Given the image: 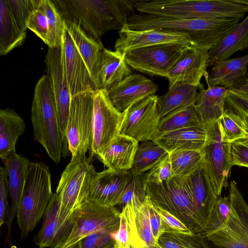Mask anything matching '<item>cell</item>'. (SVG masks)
<instances>
[{"instance_id":"1","label":"cell","mask_w":248,"mask_h":248,"mask_svg":"<svg viewBox=\"0 0 248 248\" xmlns=\"http://www.w3.org/2000/svg\"><path fill=\"white\" fill-rule=\"evenodd\" d=\"M63 18L77 21L100 44L101 37L111 30L120 31L134 13L129 0H53Z\"/></svg>"},{"instance_id":"2","label":"cell","mask_w":248,"mask_h":248,"mask_svg":"<svg viewBox=\"0 0 248 248\" xmlns=\"http://www.w3.org/2000/svg\"><path fill=\"white\" fill-rule=\"evenodd\" d=\"M237 19H178L133 13L128 18L131 30H156L187 36L191 45L210 50L239 23Z\"/></svg>"},{"instance_id":"3","label":"cell","mask_w":248,"mask_h":248,"mask_svg":"<svg viewBox=\"0 0 248 248\" xmlns=\"http://www.w3.org/2000/svg\"><path fill=\"white\" fill-rule=\"evenodd\" d=\"M34 140L43 146L49 157L58 163L64 154L66 140L60 126L55 102L46 75L37 82L31 108Z\"/></svg>"},{"instance_id":"4","label":"cell","mask_w":248,"mask_h":248,"mask_svg":"<svg viewBox=\"0 0 248 248\" xmlns=\"http://www.w3.org/2000/svg\"><path fill=\"white\" fill-rule=\"evenodd\" d=\"M53 194L48 166L43 162H30L16 215L22 238L38 223Z\"/></svg>"},{"instance_id":"5","label":"cell","mask_w":248,"mask_h":248,"mask_svg":"<svg viewBox=\"0 0 248 248\" xmlns=\"http://www.w3.org/2000/svg\"><path fill=\"white\" fill-rule=\"evenodd\" d=\"M146 193L152 203L182 221L194 234L205 231L206 223L200 215L185 178L172 177L160 184L147 183Z\"/></svg>"},{"instance_id":"6","label":"cell","mask_w":248,"mask_h":248,"mask_svg":"<svg viewBox=\"0 0 248 248\" xmlns=\"http://www.w3.org/2000/svg\"><path fill=\"white\" fill-rule=\"evenodd\" d=\"M230 212L213 231L201 233L202 248H248V204L235 181L230 184Z\"/></svg>"},{"instance_id":"7","label":"cell","mask_w":248,"mask_h":248,"mask_svg":"<svg viewBox=\"0 0 248 248\" xmlns=\"http://www.w3.org/2000/svg\"><path fill=\"white\" fill-rule=\"evenodd\" d=\"M86 156L71 158L63 171L55 193L60 201V212L68 217L88 201L96 171Z\"/></svg>"},{"instance_id":"8","label":"cell","mask_w":248,"mask_h":248,"mask_svg":"<svg viewBox=\"0 0 248 248\" xmlns=\"http://www.w3.org/2000/svg\"><path fill=\"white\" fill-rule=\"evenodd\" d=\"M120 213L115 206L86 201L72 213L71 232L60 248H67L95 232L114 234L120 227Z\"/></svg>"},{"instance_id":"9","label":"cell","mask_w":248,"mask_h":248,"mask_svg":"<svg viewBox=\"0 0 248 248\" xmlns=\"http://www.w3.org/2000/svg\"><path fill=\"white\" fill-rule=\"evenodd\" d=\"M93 91L71 98L66 139L71 158L86 156L93 136Z\"/></svg>"},{"instance_id":"10","label":"cell","mask_w":248,"mask_h":248,"mask_svg":"<svg viewBox=\"0 0 248 248\" xmlns=\"http://www.w3.org/2000/svg\"><path fill=\"white\" fill-rule=\"evenodd\" d=\"M124 112L112 104L108 91H93V136L90 157L97 156L120 134Z\"/></svg>"},{"instance_id":"11","label":"cell","mask_w":248,"mask_h":248,"mask_svg":"<svg viewBox=\"0 0 248 248\" xmlns=\"http://www.w3.org/2000/svg\"><path fill=\"white\" fill-rule=\"evenodd\" d=\"M190 44H163L131 50L125 53L128 65L151 76L167 77L181 55Z\"/></svg>"},{"instance_id":"12","label":"cell","mask_w":248,"mask_h":248,"mask_svg":"<svg viewBox=\"0 0 248 248\" xmlns=\"http://www.w3.org/2000/svg\"><path fill=\"white\" fill-rule=\"evenodd\" d=\"M158 97L156 95L148 97L126 109L123 112L120 134L138 142L156 139L160 120L157 109Z\"/></svg>"},{"instance_id":"13","label":"cell","mask_w":248,"mask_h":248,"mask_svg":"<svg viewBox=\"0 0 248 248\" xmlns=\"http://www.w3.org/2000/svg\"><path fill=\"white\" fill-rule=\"evenodd\" d=\"M205 125L209 141L204 148L203 164L218 197L221 196L223 188L228 186L232 168L230 154L231 143L223 138L217 121Z\"/></svg>"},{"instance_id":"14","label":"cell","mask_w":248,"mask_h":248,"mask_svg":"<svg viewBox=\"0 0 248 248\" xmlns=\"http://www.w3.org/2000/svg\"><path fill=\"white\" fill-rule=\"evenodd\" d=\"M45 62L46 76L55 100L61 128L66 139L71 96L62 62L61 46L48 47Z\"/></svg>"},{"instance_id":"15","label":"cell","mask_w":248,"mask_h":248,"mask_svg":"<svg viewBox=\"0 0 248 248\" xmlns=\"http://www.w3.org/2000/svg\"><path fill=\"white\" fill-rule=\"evenodd\" d=\"M61 49L62 62L71 98L94 90L87 66L65 27Z\"/></svg>"},{"instance_id":"16","label":"cell","mask_w":248,"mask_h":248,"mask_svg":"<svg viewBox=\"0 0 248 248\" xmlns=\"http://www.w3.org/2000/svg\"><path fill=\"white\" fill-rule=\"evenodd\" d=\"M209 51L193 45L188 46L168 74L169 87L177 82H184L199 87L202 78H207V69L211 65Z\"/></svg>"},{"instance_id":"17","label":"cell","mask_w":248,"mask_h":248,"mask_svg":"<svg viewBox=\"0 0 248 248\" xmlns=\"http://www.w3.org/2000/svg\"><path fill=\"white\" fill-rule=\"evenodd\" d=\"M60 209V199L54 193L44 214L42 225L34 238L39 248H60L69 237L73 228L72 217L68 218L61 214Z\"/></svg>"},{"instance_id":"18","label":"cell","mask_w":248,"mask_h":248,"mask_svg":"<svg viewBox=\"0 0 248 248\" xmlns=\"http://www.w3.org/2000/svg\"><path fill=\"white\" fill-rule=\"evenodd\" d=\"M121 214L125 220L131 248H156L150 225L147 196L143 201L134 197Z\"/></svg>"},{"instance_id":"19","label":"cell","mask_w":248,"mask_h":248,"mask_svg":"<svg viewBox=\"0 0 248 248\" xmlns=\"http://www.w3.org/2000/svg\"><path fill=\"white\" fill-rule=\"evenodd\" d=\"M114 49L123 54L133 49L163 44H190L189 38L181 33L156 30L136 31L127 24L118 31Z\"/></svg>"},{"instance_id":"20","label":"cell","mask_w":248,"mask_h":248,"mask_svg":"<svg viewBox=\"0 0 248 248\" xmlns=\"http://www.w3.org/2000/svg\"><path fill=\"white\" fill-rule=\"evenodd\" d=\"M131 175V171H117L108 169L97 172L91 183L88 201L105 206L118 205Z\"/></svg>"},{"instance_id":"21","label":"cell","mask_w":248,"mask_h":248,"mask_svg":"<svg viewBox=\"0 0 248 248\" xmlns=\"http://www.w3.org/2000/svg\"><path fill=\"white\" fill-rule=\"evenodd\" d=\"M157 90V85L151 79L131 74L108 92L114 107L123 112L133 104L155 95Z\"/></svg>"},{"instance_id":"22","label":"cell","mask_w":248,"mask_h":248,"mask_svg":"<svg viewBox=\"0 0 248 248\" xmlns=\"http://www.w3.org/2000/svg\"><path fill=\"white\" fill-rule=\"evenodd\" d=\"M63 19L65 29L87 66L93 90H97L98 75L101 56L104 48L103 45L89 35L76 20Z\"/></svg>"},{"instance_id":"23","label":"cell","mask_w":248,"mask_h":248,"mask_svg":"<svg viewBox=\"0 0 248 248\" xmlns=\"http://www.w3.org/2000/svg\"><path fill=\"white\" fill-rule=\"evenodd\" d=\"M169 154L185 150H199L205 148L209 141L205 124L182 128L163 134L153 140Z\"/></svg>"},{"instance_id":"24","label":"cell","mask_w":248,"mask_h":248,"mask_svg":"<svg viewBox=\"0 0 248 248\" xmlns=\"http://www.w3.org/2000/svg\"><path fill=\"white\" fill-rule=\"evenodd\" d=\"M1 160L8 174L9 193L12 203L5 223L8 230L6 239L7 241L10 237L12 223L16 215L30 161L27 157L17 154L16 152L9 153Z\"/></svg>"},{"instance_id":"25","label":"cell","mask_w":248,"mask_h":248,"mask_svg":"<svg viewBox=\"0 0 248 248\" xmlns=\"http://www.w3.org/2000/svg\"><path fill=\"white\" fill-rule=\"evenodd\" d=\"M139 142L128 136L119 134L96 157L107 167L117 171L131 170Z\"/></svg>"},{"instance_id":"26","label":"cell","mask_w":248,"mask_h":248,"mask_svg":"<svg viewBox=\"0 0 248 248\" xmlns=\"http://www.w3.org/2000/svg\"><path fill=\"white\" fill-rule=\"evenodd\" d=\"M248 54L244 56L215 62L207 78V88L222 86L230 89L246 77Z\"/></svg>"},{"instance_id":"27","label":"cell","mask_w":248,"mask_h":248,"mask_svg":"<svg viewBox=\"0 0 248 248\" xmlns=\"http://www.w3.org/2000/svg\"><path fill=\"white\" fill-rule=\"evenodd\" d=\"M185 179L196 208L207 226L209 217L218 196L203 162L198 169Z\"/></svg>"},{"instance_id":"28","label":"cell","mask_w":248,"mask_h":248,"mask_svg":"<svg viewBox=\"0 0 248 248\" xmlns=\"http://www.w3.org/2000/svg\"><path fill=\"white\" fill-rule=\"evenodd\" d=\"M131 74L124 54L104 48L102 51L98 75V90L108 91Z\"/></svg>"},{"instance_id":"29","label":"cell","mask_w":248,"mask_h":248,"mask_svg":"<svg viewBox=\"0 0 248 248\" xmlns=\"http://www.w3.org/2000/svg\"><path fill=\"white\" fill-rule=\"evenodd\" d=\"M198 89L195 108L201 122L208 124L217 122L225 111L229 89L218 86L205 89L202 84Z\"/></svg>"},{"instance_id":"30","label":"cell","mask_w":248,"mask_h":248,"mask_svg":"<svg viewBox=\"0 0 248 248\" xmlns=\"http://www.w3.org/2000/svg\"><path fill=\"white\" fill-rule=\"evenodd\" d=\"M248 48V15L209 51L211 65Z\"/></svg>"},{"instance_id":"31","label":"cell","mask_w":248,"mask_h":248,"mask_svg":"<svg viewBox=\"0 0 248 248\" xmlns=\"http://www.w3.org/2000/svg\"><path fill=\"white\" fill-rule=\"evenodd\" d=\"M27 32L23 31L12 12L9 0L0 1V54L6 55L24 43Z\"/></svg>"},{"instance_id":"32","label":"cell","mask_w":248,"mask_h":248,"mask_svg":"<svg viewBox=\"0 0 248 248\" xmlns=\"http://www.w3.org/2000/svg\"><path fill=\"white\" fill-rule=\"evenodd\" d=\"M26 124L23 119L9 108L0 110V157L16 152V141L24 133Z\"/></svg>"},{"instance_id":"33","label":"cell","mask_w":248,"mask_h":248,"mask_svg":"<svg viewBox=\"0 0 248 248\" xmlns=\"http://www.w3.org/2000/svg\"><path fill=\"white\" fill-rule=\"evenodd\" d=\"M198 88L184 82H177L169 87L165 94L158 97L157 109L160 119L178 108L195 105Z\"/></svg>"},{"instance_id":"34","label":"cell","mask_w":248,"mask_h":248,"mask_svg":"<svg viewBox=\"0 0 248 248\" xmlns=\"http://www.w3.org/2000/svg\"><path fill=\"white\" fill-rule=\"evenodd\" d=\"M202 124H203L198 115L195 105L181 107L160 119L158 137L168 132Z\"/></svg>"},{"instance_id":"35","label":"cell","mask_w":248,"mask_h":248,"mask_svg":"<svg viewBox=\"0 0 248 248\" xmlns=\"http://www.w3.org/2000/svg\"><path fill=\"white\" fill-rule=\"evenodd\" d=\"M169 153L153 140H147L139 144L131 171L136 174L145 173L151 170Z\"/></svg>"},{"instance_id":"36","label":"cell","mask_w":248,"mask_h":248,"mask_svg":"<svg viewBox=\"0 0 248 248\" xmlns=\"http://www.w3.org/2000/svg\"><path fill=\"white\" fill-rule=\"evenodd\" d=\"M204 150H185L169 154L172 168V177L186 178L202 164Z\"/></svg>"},{"instance_id":"37","label":"cell","mask_w":248,"mask_h":248,"mask_svg":"<svg viewBox=\"0 0 248 248\" xmlns=\"http://www.w3.org/2000/svg\"><path fill=\"white\" fill-rule=\"evenodd\" d=\"M224 140L232 143L248 134L242 117L232 109H225L217 121Z\"/></svg>"},{"instance_id":"38","label":"cell","mask_w":248,"mask_h":248,"mask_svg":"<svg viewBox=\"0 0 248 248\" xmlns=\"http://www.w3.org/2000/svg\"><path fill=\"white\" fill-rule=\"evenodd\" d=\"M47 19L49 27V45L48 47L60 46L64 28L63 19L52 0H39Z\"/></svg>"},{"instance_id":"39","label":"cell","mask_w":248,"mask_h":248,"mask_svg":"<svg viewBox=\"0 0 248 248\" xmlns=\"http://www.w3.org/2000/svg\"><path fill=\"white\" fill-rule=\"evenodd\" d=\"M157 248H202L201 234L164 232L158 239Z\"/></svg>"},{"instance_id":"40","label":"cell","mask_w":248,"mask_h":248,"mask_svg":"<svg viewBox=\"0 0 248 248\" xmlns=\"http://www.w3.org/2000/svg\"><path fill=\"white\" fill-rule=\"evenodd\" d=\"M147 182L146 173L136 174L132 172L131 178L127 184L118 202V205H124L130 202L134 197L143 201L146 196Z\"/></svg>"},{"instance_id":"41","label":"cell","mask_w":248,"mask_h":248,"mask_svg":"<svg viewBox=\"0 0 248 248\" xmlns=\"http://www.w3.org/2000/svg\"><path fill=\"white\" fill-rule=\"evenodd\" d=\"M231 208L229 196L217 197L209 217L204 232L213 231L221 226L227 219Z\"/></svg>"},{"instance_id":"42","label":"cell","mask_w":248,"mask_h":248,"mask_svg":"<svg viewBox=\"0 0 248 248\" xmlns=\"http://www.w3.org/2000/svg\"><path fill=\"white\" fill-rule=\"evenodd\" d=\"M39 0H9L13 15L21 29L27 32V23L32 12L38 6Z\"/></svg>"},{"instance_id":"43","label":"cell","mask_w":248,"mask_h":248,"mask_svg":"<svg viewBox=\"0 0 248 248\" xmlns=\"http://www.w3.org/2000/svg\"><path fill=\"white\" fill-rule=\"evenodd\" d=\"M27 28L33 31L43 42L49 45V27L46 15L39 5L32 12L27 23Z\"/></svg>"},{"instance_id":"44","label":"cell","mask_w":248,"mask_h":248,"mask_svg":"<svg viewBox=\"0 0 248 248\" xmlns=\"http://www.w3.org/2000/svg\"><path fill=\"white\" fill-rule=\"evenodd\" d=\"M147 183L160 184L172 178V168L170 155L160 161L146 173Z\"/></svg>"},{"instance_id":"45","label":"cell","mask_w":248,"mask_h":248,"mask_svg":"<svg viewBox=\"0 0 248 248\" xmlns=\"http://www.w3.org/2000/svg\"><path fill=\"white\" fill-rule=\"evenodd\" d=\"M80 248H114L113 234L98 232L88 235L78 242Z\"/></svg>"},{"instance_id":"46","label":"cell","mask_w":248,"mask_h":248,"mask_svg":"<svg viewBox=\"0 0 248 248\" xmlns=\"http://www.w3.org/2000/svg\"><path fill=\"white\" fill-rule=\"evenodd\" d=\"M155 207L161 217L164 232H174L194 234L186 224L175 216L160 207Z\"/></svg>"},{"instance_id":"47","label":"cell","mask_w":248,"mask_h":248,"mask_svg":"<svg viewBox=\"0 0 248 248\" xmlns=\"http://www.w3.org/2000/svg\"><path fill=\"white\" fill-rule=\"evenodd\" d=\"M9 193L8 174L5 167L0 168V226L6 223L10 209L7 200Z\"/></svg>"},{"instance_id":"48","label":"cell","mask_w":248,"mask_h":248,"mask_svg":"<svg viewBox=\"0 0 248 248\" xmlns=\"http://www.w3.org/2000/svg\"><path fill=\"white\" fill-rule=\"evenodd\" d=\"M226 103L230 108L238 114L248 116V93H237L229 90Z\"/></svg>"},{"instance_id":"49","label":"cell","mask_w":248,"mask_h":248,"mask_svg":"<svg viewBox=\"0 0 248 248\" xmlns=\"http://www.w3.org/2000/svg\"><path fill=\"white\" fill-rule=\"evenodd\" d=\"M230 165L248 168V146L243 144L231 143Z\"/></svg>"},{"instance_id":"50","label":"cell","mask_w":248,"mask_h":248,"mask_svg":"<svg viewBox=\"0 0 248 248\" xmlns=\"http://www.w3.org/2000/svg\"><path fill=\"white\" fill-rule=\"evenodd\" d=\"M146 196L151 230L155 240L157 243L158 238L164 233L162 221L155 206Z\"/></svg>"},{"instance_id":"51","label":"cell","mask_w":248,"mask_h":248,"mask_svg":"<svg viewBox=\"0 0 248 248\" xmlns=\"http://www.w3.org/2000/svg\"><path fill=\"white\" fill-rule=\"evenodd\" d=\"M229 90L237 93H248V73L242 81Z\"/></svg>"},{"instance_id":"52","label":"cell","mask_w":248,"mask_h":248,"mask_svg":"<svg viewBox=\"0 0 248 248\" xmlns=\"http://www.w3.org/2000/svg\"><path fill=\"white\" fill-rule=\"evenodd\" d=\"M233 142L240 143L244 145L248 146V134L246 135L244 138L239 140H237Z\"/></svg>"},{"instance_id":"53","label":"cell","mask_w":248,"mask_h":248,"mask_svg":"<svg viewBox=\"0 0 248 248\" xmlns=\"http://www.w3.org/2000/svg\"><path fill=\"white\" fill-rule=\"evenodd\" d=\"M240 116L242 117V118L243 119L244 124H245L246 127L247 131L248 133V116H247V115H240Z\"/></svg>"},{"instance_id":"54","label":"cell","mask_w":248,"mask_h":248,"mask_svg":"<svg viewBox=\"0 0 248 248\" xmlns=\"http://www.w3.org/2000/svg\"><path fill=\"white\" fill-rule=\"evenodd\" d=\"M234 2L247 6L248 7V0H233Z\"/></svg>"},{"instance_id":"55","label":"cell","mask_w":248,"mask_h":248,"mask_svg":"<svg viewBox=\"0 0 248 248\" xmlns=\"http://www.w3.org/2000/svg\"><path fill=\"white\" fill-rule=\"evenodd\" d=\"M67 248H80L78 242L73 245Z\"/></svg>"},{"instance_id":"56","label":"cell","mask_w":248,"mask_h":248,"mask_svg":"<svg viewBox=\"0 0 248 248\" xmlns=\"http://www.w3.org/2000/svg\"></svg>"}]
</instances>
